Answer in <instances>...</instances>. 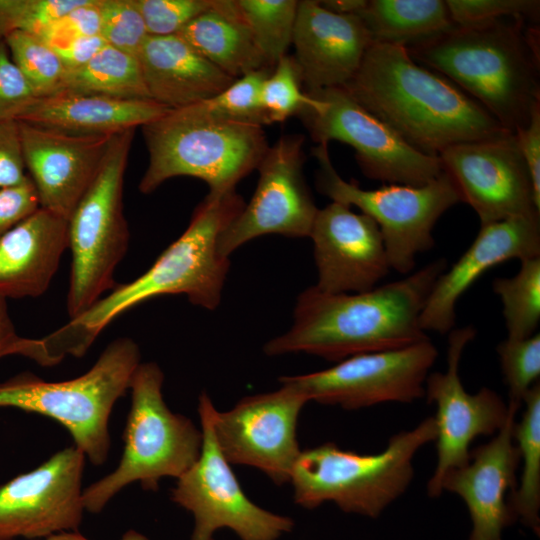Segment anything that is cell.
<instances>
[{
	"instance_id": "obj_1",
	"label": "cell",
	"mask_w": 540,
	"mask_h": 540,
	"mask_svg": "<svg viewBox=\"0 0 540 540\" xmlns=\"http://www.w3.org/2000/svg\"><path fill=\"white\" fill-rule=\"evenodd\" d=\"M443 258L400 280L360 293H328L315 285L296 300L291 328L263 347L268 356L307 353L329 361L394 350L429 338L420 315Z\"/></svg>"
},
{
	"instance_id": "obj_2",
	"label": "cell",
	"mask_w": 540,
	"mask_h": 540,
	"mask_svg": "<svg viewBox=\"0 0 540 540\" xmlns=\"http://www.w3.org/2000/svg\"><path fill=\"white\" fill-rule=\"evenodd\" d=\"M341 88L428 155L510 132L448 78L415 62L403 46L372 43Z\"/></svg>"
},
{
	"instance_id": "obj_3",
	"label": "cell",
	"mask_w": 540,
	"mask_h": 540,
	"mask_svg": "<svg viewBox=\"0 0 540 540\" xmlns=\"http://www.w3.org/2000/svg\"><path fill=\"white\" fill-rule=\"evenodd\" d=\"M244 207L236 190L219 197L207 194L185 231L145 273L116 285L87 311L45 336L52 354L59 360L68 354L81 357L115 318L160 295L184 294L194 305L216 309L230 266L229 258L218 251V238Z\"/></svg>"
},
{
	"instance_id": "obj_4",
	"label": "cell",
	"mask_w": 540,
	"mask_h": 540,
	"mask_svg": "<svg viewBox=\"0 0 540 540\" xmlns=\"http://www.w3.org/2000/svg\"><path fill=\"white\" fill-rule=\"evenodd\" d=\"M524 20L503 19L455 26L425 43L407 48L418 64L448 78L486 109L506 130L527 126L540 105L536 30Z\"/></svg>"
},
{
	"instance_id": "obj_5",
	"label": "cell",
	"mask_w": 540,
	"mask_h": 540,
	"mask_svg": "<svg viewBox=\"0 0 540 540\" xmlns=\"http://www.w3.org/2000/svg\"><path fill=\"white\" fill-rule=\"evenodd\" d=\"M142 132L148 151L139 183L144 194L170 178L191 176L208 185V195H225L257 169L269 148L263 126L210 118L190 106L168 109Z\"/></svg>"
},
{
	"instance_id": "obj_6",
	"label": "cell",
	"mask_w": 540,
	"mask_h": 540,
	"mask_svg": "<svg viewBox=\"0 0 540 540\" xmlns=\"http://www.w3.org/2000/svg\"><path fill=\"white\" fill-rule=\"evenodd\" d=\"M436 436L429 417L392 436L378 454H358L331 442L301 450L290 477L294 501L306 509L333 502L344 512L377 518L405 492L416 452Z\"/></svg>"
},
{
	"instance_id": "obj_7",
	"label": "cell",
	"mask_w": 540,
	"mask_h": 540,
	"mask_svg": "<svg viewBox=\"0 0 540 540\" xmlns=\"http://www.w3.org/2000/svg\"><path fill=\"white\" fill-rule=\"evenodd\" d=\"M163 381L164 374L154 362L140 363L135 369L122 458L113 472L83 490L85 510L101 512L133 482L155 491L163 477L178 479L198 459L202 431L191 419L168 408L162 396Z\"/></svg>"
},
{
	"instance_id": "obj_8",
	"label": "cell",
	"mask_w": 540,
	"mask_h": 540,
	"mask_svg": "<svg viewBox=\"0 0 540 540\" xmlns=\"http://www.w3.org/2000/svg\"><path fill=\"white\" fill-rule=\"evenodd\" d=\"M140 364V350L130 338L112 341L83 375L47 382L19 374L0 383V407H13L55 419L71 433L75 446L94 465L105 462L110 449L109 417L129 389Z\"/></svg>"
},
{
	"instance_id": "obj_9",
	"label": "cell",
	"mask_w": 540,
	"mask_h": 540,
	"mask_svg": "<svg viewBox=\"0 0 540 540\" xmlns=\"http://www.w3.org/2000/svg\"><path fill=\"white\" fill-rule=\"evenodd\" d=\"M134 134L131 129L112 136L98 175L68 218L72 264L66 304L70 319L116 286L114 271L129 242L123 186Z\"/></svg>"
},
{
	"instance_id": "obj_10",
	"label": "cell",
	"mask_w": 540,
	"mask_h": 540,
	"mask_svg": "<svg viewBox=\"0 0 540 540\" xmlns=\"http://www.w3.org/2000/svg\"><path fill=\"white\" fill-rule=\"evenodd\" d=\"M317 160V190L334 202L356 206L378 225L390 268L409 274L416 256L434 246L433 228L438 219L461 202L450 177L443 171L423 186L384 184L363 189L353 180H344L330 159L328 144L312 150Z\"/></svg>"
},
{
	"instance_id": "obj_11",
	"label": "cell",
	"mask_w": 540,
	"mask_h": 540,
	"mask_svg": "<svg viewBox=\"0 0 540 540\" xmlns=\"http://www.w3.org/2000/svg\"><path fill=\"white\" fill-rule=\"evenodd\" d=\"M214 410L211 398L202 392L198 403L201 452L178 478L171 499L194 517L191 540H214L215 532L223 528L241 540H277L292 530L293 520L261 508L244 493L216 442Z\"/></svg>"
},
{
	"instance_id": "obj_12",
	"label": "cell",
	"mask_w": 540,
	"mask_h": 540,
	"mask_svg": "<svg viewBox=\"0 0 540 540\" xmlns=\"http://www.w3.org/2000/svg\"><path fill=\"white\" fill-rule=\"evenodd\" d=\"M306 93L321 101L317 109L309 108L298 116L313 141L328 144L334 140L350 145L366 177L417 187L443 172L439 156L425 154L408 144L341 87Z\"/></svg>"
},
{
	"instance_id": "obj_13",
	"label": "cell",
	"mask_w": 540,
	"mask_h": 540,
	"mask_svg": "<svg viewBox=\"0 0 540 540\" xmlns=\"http://www.w3.org/2000/svg\"><path fill=\"white\" fill-rule=\"evenodd\" d=\"M438 352L429 338L409 346L358 354L317 372L282 376L309 401L354 410L385 402L409 403L425 395Z\"/></svg>"
},
{
	"instance_id": "obj_14",
	"label": "cell",
	"mask_w": 540,
	"mask_h": 540,
	"mask_svg": "<svg viewBox=\"0 0 540 540\" xmlns=\"http://www.w3.org/2000/svg\"><path fill=\"white\" fill-rule=\"evenodd\" d=\"M275 391L246 396L225 412L214 410L216 442L230 464L255 467L274 483L290 482L301 449L298 417L309 399L294 386L280 382Z\"/></svg>"
},
{
	"instance_id": "obj_15",
	"label": "cell",
	"mask_w": 540,
	"mask_h": 540,
	"mask_svg": "<svg viewBox=\"0 0 540 540\" xmlns=\"http://www.w3.org/2000/svg\"><path fill=\"white\" fill-rule=\"evenodd\" d=\"M304 141L301 134H287L267 149L251 200L218 238L221 255L229 258L244 243L267 234L309 237L318 208L303 172Z\"/></svg>"
},
{
	"instance_id": "obj_16",
	"label": "cell",
	"mask_w": 540,
	"mask_h": 540,
	"mask_svg": "<svg viewBox=\"0 0 540 540\" xmlns=\"http://www.w3.org/2000/svg\"><path fill=\"white\" fill-rule=\"evenodd\" d=\"M461 202L480 225L513 217H538L529 170L514 133L452 145L439 155Z\"/></svg>"
},
{
	"instance_id": "obj_17",
	"label": "cell",
	"mask_w": 540,
	"mask_h": 540,
	"mask_svg": "<svg viewBox=\"0 0 540 540\" xmlns=\"http://www.w3.org/2000/svg\"><path fill=\"white\" fill-rule=\"evenodd\" d=\"M475 335L473 326L451 330L447 369L431 373L425 382L427 401L437 406L434 420L438 460L427 486L430 497L441 495L442 480L448 471L469 462L473 440L498 432L508 416L507 405L495 391L482 388L476 394H470L462 385L459 376L461 356Z\"/></svg>"
},
{
	"instance_id": "obj_18",
	"label": "cell",
	"mask_w": 540,
	"mask_h": 540,
	"mask_svg": "<svg viewBox=\"0 0 540 540\" xmlns=\"http://www.w3.org/2000/svg\"><path fill=\"white\" fill-rule=\"evenodd\" d=\"M85 454L76 446L0 486V540L76 531L84 506Z\"/></svg>"
},
{
	"instance_id": "obj_19",
	"label": "cell",
	"mask_w": 540,
	"mask_h": 540,
	"mask_svg": "<svg viewBox=\"0 0 540 540\" xmlns=\"http://www.w3.org/2000/svg\"><path fill=\"white\" fill-rule=\"evenodd\" d=\"M309 237L318 273L315 286L324 292L369 291L391 269L376 222L346 204L332 201L318 209Z\"/></svg>"
},
{
	"instance_id": "obj_20",
	"label": "cell",
	"mask_w": 540,
	"mask_h": 540,
	"mask_svg": "<svg viewBox=\"0 0 540 540\" xmlns=\"http://www.w3.org/2000/svg\"><path fill=\"white\" fill-rule=\"evenodd\" d=\"M18 122L40 207L68 220L98 175L112 136H76Z\"/></svg>"
},
{
	"instance_id": "obj_21",
	"label": "cell",
	"mask_w": 540,
	"mask_h": 540,
	"mask_svg": "<svg viewBox=\"0 0 540 540\" xmlns=\"http://www.w3.org/2000/svg\"><path fill=\"white\" fill-rule=\"evenodd\" d=\"M539 256L540 218L513 217L480 225L469 248L434 283L420 315L421 329L449 333L458 300L485 272L511 259Z\"/></svg>"
},
{
	"instance_id": "obj_22",
	"label": "cell",
	"mask_w": 540,
	"mask_h": 540,
	"mask_svg": "<svg viewBox=\"0 0 540 540\" xmlns=\"http://www.w3.org/2000/svg\"><path fill=\"white\" fill-rule=\"evenodd\" d=\"M508 416L497 436L470 451L469 462L446 473L442 489L459 495L466 503L472 530L469 540H502V531L514 520L506 495L516 488L520 454L513 444L518 409Z\"/></svg>"
},
{
	"instance_id": "obj_23",
	"label": "cell",
	"mask_w": 540,
	"mask_h": 540,
	"mask_svg": "<svg viewBox=\"0 0 540 540\" xmlns=\"http://www.w3.org/2000/svg\"><path fill=\"white\" fill-rule=\"evenodd\" d=\"M294 60L307 91L343 87L358 71L372 44L358 15H341L319 1H298L292 38Z\"/></svg>"
},
{
	"instance_id": "obj_24",
	"label": "cell",
	"mask_w": 540,
	"mask_h": 540,
	"mask_svg": "<svg viewBox=\"0 0 540 540\" xmlns=\"http://www.w3.org/2000/svg\"><path fill=\"white\" fill-rule=\"evenodd\" d=\"M68 248V220L39 208L0 237V297L44 294Z\"/></svg>"
},
{
	"instance_id": "obj_25",
	"label": "cell",
	"mask_w": 540,
	"mask_h": 540,
	"mask_svg": "<svg viewBox=\"0 0 540 540\" xmlns=\"http://www.w3.org/2000/svg\"><path fill=\"white\" fill-rule=\"evenodd\" d=\"M137 58L150 99L171 109L207 100L236 80L177 34L149 35Z\"/></svg>"
},
{
	"instance_id": "obj_26",
	"label": "cell",
	"mask_w": 540,
	"mask_h": 540,
	"mask_svg": "<svg viewBox=\"0 0 540 540\" xmlns=\"http://www.w3.org/2000/svg\"><path fill=\"white\" fill-rule=\"evenodd\" d=\"M168 109L151 99H118L60 90L38 98L18 121L76 136H113L142 127Z\"/></svg>"
},
{
	"instance_id": "obj_27",
	"label": "cell",
	"mask_w": 540,
	"mask_h": 540,
	"mask_svg": "<svg viewBox=\"0 0 540 540\" xmlns=\"http://www.w3.org/2000/svg\"><path fill=\"white\" fill-rule=\"evenodd\" d=\"M197 52L234 79L267 63L236 0H213L212 6L178 33Z\"/></svg>"
},
{
	"instance_id": "obj_28",
	"label": "cell",
	"mask_w": 540,
	"mask_h": 540,
	"mask_svg": "<svg viewBox=\"0 0 540 540\" xmlns=\"http://www.w3.org/2000/svg\"><path fill=\"white\" fill-rule=\"evenodd\" d=\"M358 16L372 43L399 45L406 49L455 27L442 0H370Z\"/></svg>"
},
{
	"instance_id": "obj_29",
	"label": "cell",
	"mask_w": 540,
	"mask_h": 540,
	"mask_svg": "<svg viewBox=\"0 0 540 540\" xmlns=\"http://www.w3.org/2000/svg\"><path fill=\"white\" fill-rule=\"evenodd\" d=\"M61 90L118 99H150L137 56L108 44L86 64L66 70Z\"/></svg>"
},
{
	"instance_id": "obj_30",
	"label": "cell",
	"mask_w": 540,
	"mask_h": 540,
	"mask_svg": "<svg viewBox=\"0 0 540 540\" xmlns=\"http://www.w3.org/2000/svg\"><path fill=\"white\" fill-rule=\"evenodd\" d=\"M526 405L522 419L514 423L513 439L517 442L523 472L520 485L508 496L514 519H519L537 535L540 530V383L536 382L523 399Z\"/></svg>"
},
{
	"instance_id": "obj_31",
	"label": "cell",
	"mask_w": 540,
	"mask_h": 540,
	"mask_svg": "<svg viewBox=\"0 0 540 540\" xmlns=\"http://www.w3.org/2000/svg\"><path fill=\"white\" fill-rule=\"evenodd\" d=\"M492 288L500 297L508 339L535 334L540 321V256L521 261L512 277H498Z\"/></svg>"
},
{
	"instance_id": "obj_32",
	"label": "cell",
	"mask_w": 540,
	"mask_h": 540,
	"mask_svg": "<svg viewBox=\"0 0 540 540\" xmlns=\"http://www.w3.org/2000/svg\"><path fill=\"white\" fill-rule=\"evenodd\" d=\"M267 63L274 68L292 44L296 0H236Z\"/></svg>"
},
{
	"instance_id": "obj_33",
	"label": "cell",
	"mask_w": 540,
	"mask_h": 540,
	"mask_svg": "<svg viewBox=\"0 0 540 540\" xmlns=\"http://www.w3.org/2000/svg\"><path fill=\"white\" fill-rule=\"evenodd\" d=\"M11 58L37 98L61 90L66 68L56 51L39 35L15 31L3 38Z\"/></svg>"
},
{
	"instance_id": "obj_34",
	"label": "cell",
	"mask_w": 540,
	"mask_h": 540,
	"mask_svg": "<svg viewBox=\"0 0 540 540\" xmlns=\"http://www.w3.org/2000/svg\"><path fill=\"white\" fill-rule=\"evenodd\" d=\"M301 76L294 57L281 58L264 80L260 104L269 124L284 122L305 110L316 109L321 101L302 91Z\"/></svg>"
},
{
	"instance_id": "obj_35",
	"label": "cell",
	"mask_w": 540,
	"mask_h": 540,
	"mask_svg": "<svg viewBox=\"0 0 540 540\" xmlns=\"http://www.w3.org/2000/svg\"><path fill=\"white\" fill-rule=\"evenodd\" d=\"M271 71L262 69L245 74L217 95L189 106L210 118L268 125L260 104V89Z\"/></svg>"
},
{
	"instance_id": "obj_36",
	"label": "cell",
	"mask_w": 540,
	"mask_h": 540,
	"mask_svg": "<svg viewBox=\"0 0 540 540\" xmlns=\"http://www.w3.org/2000/svg\"><path fill=\"white\" fill-rule=\"evenodd\" d=\"M504 380L509 389L508 405L517 409L528 390L539 381L540 334L521 339H505L497 346Z\"/></svg>"
},
{
	"instance_id": "obj_37",
	"label": "cell",
	"mask_w": 540,
	"mask_h": 540,
	"mask_svg": "<svg viewBox=\"0 0 540 540\" xmlns=\"http://www.w3.org/2000/svg\"><path fill=\"white\" fill-rule=\"evenodd\" d=\"M100 11L105 42L137 56L149 34L134 0H100Z\"/></svg>"
},
{
	"instance_id": "obj_38",
	"label": "cell",
	"mask_w": 540,
	"mask_h": 540,
	"mask_svg": "<svg viewBox=\"0 0 540 540\" xmlns=\"http://www.w3.org/2000/svg\"><path fill=\"white\" fill-rule=\"evenodd\" d=\"M82 0H0V38L15 31L39 34Z\"/></svg>"
},
{
	"instance_id": "obj_39",
	"label": "cell",
	"mask_w": 540,
	"mask_h": 540,
	"mask_svg": "<svg viewBox=\"0 0 540 540\" xmlns=\"http://www.w3.org/2000/svg\"><path fill=\"white\" fill-rule=\"evenodd\" d=\"M455 26L470 27L505 17L536 20L540 1L536 0H447L445 1Z\"/></svg>"
},
{
	"instance_id": "obj_40",
	"label": "cell",
	"mask_w": 540,
	"mask_h": 540,
	"mask_svg": "<svg viewBox=\"0 0 540 540\" xmlns=\"http://www.w3.org/2000/svg\"><path fill=\"white\" fill-rule=\"evenodd\" d=\"M148 34H177L190 21L207 11L213 0H134Z\"/></svg>"
},
{
	"instance_id": "obj_41",
	"label": "cell",
	"mask_w": 540,
	"mask_h": 540,
	"mask_svg": "<svg viewBox=\"0 0 540 540\" xmlns=\"http://www.w3.org/2000/svg\"><path fill=\"white\" fill-rule=\"evenodd\" d=\"M37 99L0 38V121H18Z\"/></svg>"
},
{
	"instance_id": "obj_42",
	"label": "cell",
	"mask_w": 540,
	"mask_h": 540,
	"mask_svg": "<svg viewBox=\"0 0 540 540\" xmlns=\"http://www.w3.org/2000/svg\"><path fill=\"white\" fill-rule=\"evenodd\" d=\"M100 33V0H82L72 10L50 22L37 35L54 48L74 38L98 36Z\"/></svg>"
},
{
	"instance_id": "obj_43",
	"label": "cell",
	"mask_w": 540,
	"mask_h": 540,
	"mask_svg": "<svg viewBox=\"0 0 540 540\" xmlns=\"http://www.w3.org/2000/svg\"><path fill=\"white\" fill-rule=\"evenodd\" d=\"M28 178L19 122L0 121V188L19 185Z\"/></svg>"
},
{
	"instance_id": "obj_44",
	"label": "cell",
	"mask_w": 540,
	"mask_h": 540,
	"mask_svg": "<svg viewBox=\"0 0 540 540\" xmlns=\"http://www.w3.org/2000/svg\"><path fill=\"white\" fill-rule=\"evenodd\" d=\"M39 208L38 194L30 178L19 185L0 188V237Z\"/></svg>"
},
{
	"instance_id": "obj_45",
	"label": "cell",
	"mask_w": 540,
	"mask_h": 540,
	"mask_svg": "<svg viewBox=\"0 0 540 540\" xmlns=\"http://www.w3.org/2000/svg\"><path fill=\"white\" fill-rule=\"evenodd\" d=\"M9 355H21L41 366H52L43 339L18 335L9 315L6 299L0 297V358Z\"/></svg>"
},
{
	"instance_id": "obj_46",
	"label": "cell",
	"mask_w": 540,
	"mask_h": 540,
	"mask_svg": "<svg viewBox=\"0 0 540 540\" xmlns=\"http://www.w3.org/2000/svg\"><path fill=\"white\" fill-rule=\"evenodd\" d=\"M514 134L530 173L536 207L540 209V105L533 110L527 126Z\"/></svg>"
},
{
	"instance_id": "obj_47",
	"label": "cell",
	"mask_w": 540,
	"mask_h": 540,
	"mask_svg": "<svg viewBox=\"0 0 540 540\" xmlns=\"http://www.w3.org/2000/svg\"><path fill=\"white\" fill-rule=\"evenodd\" d=\"M107 43L101 35L74 38L58 47H52L66 70L81 67L91 60Z\"/></svg>"
},
{
	"instance_id": "obj_48",
	"label": "cell",
	"mask_w": 540,
	"mask_h": 540,
	"mask_svg": "<svg viewBox=\"0 0 540 540\" xmlns=\"http://www.w3.org/2000/svg\"><path fill=\"white\" fill-rule=\"evenodd\" d=\"M326 10L341 15H358L368 4L367 0H324L319 1Z\"/></svg>"
},
{
	"instance_id": "obj_49",
	"label": "cell",
	"mask_w": 540,
	"mask_h": 540,
	"mask_svg": "<svg viewBox=\"0 0 540 540\" xmlns=\"http://www.w3.org/2000/svg\"><path fill=\"white\" fill-rule=\"evenodd\" d=\"M45 540H88V539L76 531H72V532L64 531V532H58V533L52 534L46 537ZM122 540H148V539L145 536L135 531H129L123 536Z\"/></svg>"
}]
</instances>
